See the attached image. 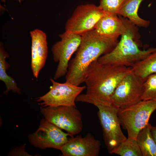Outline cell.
<instances>
[{
    "label": "cell",
    "instance_id": "obj_1",
    "mask_svg": "<svg viewBox=\"0 0 156 156\" xmlns=\"http://www.w3.org/2000/svg\"><path fill=\"white\" fill-rule=\"evenodd\" d=\"M81 36L80 44L75 56L69 61L66 75V82L77 86L84 82L91 64L110 52L118 42L117 39L100 36L94 29Z\"/></svg>",
    "mask_w": 156,
    "mask_h": 156
},
{
    "label": "cell",
    "instance_id": "obj_2",
    "mask_svg": "<svg viewBox=\"0 0 156 156\" xmlns=\"http://www.w3.org/2000/svg\"><path fill=\"white\" fill-rule=\"evenodd\" d=\"M131 71V67L102 64L95 60L89 66L84 81L86 93L79 96L101 102H112L110 97L116 87Z\"/></svg>",
    "mask_w": 156,
    "mask_h": 156
},
{
    "label": "cell",
    "instance_id": "obj_3",
    "mask_svg": "<svg viewBox=\"0 0 156 156\" xmlns=\"http://www.w3.org/2000/svg\"><path fill=\"white\" fill-rule=\"evenodd\" d=\"M118 15L126 27V31L113 49L100 57L98 61L102 64L132 67L156 51V48L140 49L136 42L140 36L138 26L127 18Z\"/></svg>",
    "mask_w": 156,
    "mask_h": 156
},
{
    "label": "cell",
    "instance_id": "obj_4",
    "mask_svg": "<svg viewBox=\"0 0 156 156\" xmlns=\"http://www.w3.org/2000/svg\"><path fill=\"white\" fill-rule=\"evenodd\" d=\"M89 103L97 107L98 116L101 126L105 144L110 153L127 138L121 130L118 116L119 108L111 103L91 101Z\"/></svg>",
    "mask_w": 156,
    "mask_h": 156
},
{
    "label": "cell",
    "instance_id": "obj_5",
    "mask_svg": "<svg viewBox=\"0 0 156 156\" xmlns=\"http://www.w3.org/2000/svg\"><path fill=\"white\" fill-rule=\"evenodd\" d=\"M156 109V101L142 100L133 105L119 108L118 116L121 125L127 130L128 138L136 139L140 131L147 125Z\"/></svg>",
    "mask_w": 156,
    "mask_h": 156
},
{
    "label": "cell",
    "instance_id": "obj_6",
    "mask_svg": "<svg viewBox=\"0 0 156 156\" xmlns=\"http://www.w3.org/2000/svg\"><path fill=\"white\" fill-rule=\"evenodd\" d=\"M40 110L46 120L65 130L72 137L83 130L82 115L76 107H40Z\"/></svg>",
    "mask_w": 156,
    "mask_h": 156
},
{
    "label": "cell",
    "instance_id": "obj_7",
    "mask_svg": "<svg viewBox=\"0 0 156 156\" xmlns=\"http://www.w3.org/2000/svg\"><path fill=\"white\" fill-rule=\"evenodd\" d=\"M52 85L49 90L42 96L36 99L41 107L60 106H73L76 107L75 102L77 96L86 88V86H76L65 82H57L50 79Z\"/></svg>",
    "mask_w": 156,
    "mask_h": 156
},
{
    "label": "cell",
    "instance_id": "obj_8",
    "mask_svg": "<svg viewBox=\"0 0 156 156\" xmlns=\"http://www.w3.org/2000/svg\"><path fill=\"white\" fill-rule=\"evenodd\" d=\"M144 81L131 71L121 81L110 97L119 108L135 104L142 101Z\"/></svg>",
    "mask_w": 156,
    "mask_h": 156
},
{
    "label": "cell",
    "instance_id": "obj_9",
    "mask_svg": "<svg viewBox=\"0 0 156 156\" xmlns=\"http://www.w3.org/2000/svg\"><path fill=\"white\" fill-rule=\"evenodd\" d=\"M106 13L99 6L93 4L78 5L67 21L65 31L81 35L94 29L97 22Z\"/></svg>",
    "mask_w": 156,
    "mask_h": 156
},
{
    "label": "cell",
    "instance_id": "obj_10",
    "mask_svg": "<svg viewBox=\"0 0 156 156\" xmlns=\"http://www.w3.org/2000/svg\"><path fill=\"white\" fill-rule=\"evenodd\" d=\"M61 40L52 48L54 60L58 63L54 79H57L66 74L70 59L80 44L81 36L65 31L59 36Z\"/></svg>",
    "mask_w": 156,
    "mask_h": 156
},
{
    "label": "cell",
    "instance_id": "obj_11",
    "mask_svg": "<svg viewBox=\"0 0 156 156\" xmlns=\"http://www.w3.org/2000/svg\"><path fill=\"white\" fill-rule=\"evenodd\" d=\"M68 136L72 137L56 125L42 118L37 130L29 134L28 138L30 143L36 147L60 150L68 141Z\"/></svg>",
    "mask_w": 156,
    "mask_h": 156
},
{
    "label": "cell",
    "instance_id": "obj_12",
    "mask_svg": "<svg viewBox=\"0 0 156 156\" xmlns=\"http://www.w3.org/2000/svg\"><path fill=\"white\" fill-rule=\"evenodd\" d=\"M101 143L90 133L84 137H70L60 149L63 156H98Z\"/></svg>",
    "mask_w": 156,
    "mask_h": 156
},
{
    "label": "cell",
    "instance_id": "obj_13",
    "mask_svg": "<svg viewBox=\"0 0 156 156\" xmlns=\"http://www.w3.org/2000/svg\"><path fill=\"white\" fill-rule=\"evenodd\" d=\"M31 38V68L34 76L37 78L44 66L48 53L46 34L38 29L30 32Z\"/></svg>",
    "mask_w": 156,
    "mask_h": 156
},
{
    "label": "cell",
    "instance_id": "obj_14",
    "mask_svg": "<svg viewBox=\"0 0 156 156\" xmlns=\"http://www.w3.org/2000/svg\"><path fill=\"white\" fill-rule=\"evenodd\" d=\"M94 29L100 36L113 39H118L126 30L122 21L117 14L107 13L99 21Z\"/></svg>",
    "mask_w": 156,
    "mask_h": 156
},
{
    "label": "cell",
    "instance_id": "obj_15",
    "mask_svg": "<svg viewBox=\"0 0 156 156\" xmlns=\"http://www.w3.org/2000/svg\"><path fill=\"white\" fill-rule=\"evenodd\" d=\"M144 0H125L118 15L128 18L138 27H148L150 22L140 17L138 14L139 6Z\"/></svg>",
    "mask_w": 156,
    "mask_h": 156
},
{
    "label": "cell",
    "instance_id": "obj_16",
    "mask_svg": "<svg viewBox=\"0 0 156 156\" xmlns=\"http://www.w3.org/2000/svg\"><path fill=\"white\" fill-rule=\"evenodd\" d=\"M131 72L144 82L156 73V50L131 67Z\"/></svg>",
    "mask_w": 156,
    "mask_h": 156
},
{
    "label": "cell",
    "instance_id": "obj_17",
    "mask_svg": "<svg viewBox=\"0 0 156 156\" xmlns=\"http://www.w3.org/2000/svg\"><path fill=\"white\" fill-rule=\"evenodd\" d=\"M149 123L140 130L136 140L142 156H156V144L151 134Z\"/></svg>",
    "mask_w": 156,
    "mask_h": 156
},
{
    "label": "cell",
    "instance_id": "obj_18",
    "mask_svg": "<svg viewBox=\"0 0 156 156\" xmlns=\"http://www.w3.org/2000/svg\"><path fill=\"white\" fill-rule=\"evenodd\" d=\"M9 54L5 50L2 44L0 47V80L5 84L6 90L3 94H7L9 92L12 91L14 93L20 94L21 90L17 86L14 79L9 76L6 73L8 68V64L6 61V59L8 57Z\"/></svg>",
    "mask_w": 156,
    "mask_h": 156
},
{
    "label": "cell",
    "instance_id": "obj_19",
    "mask_svg": "<svg viewBox=\"0 0 156 156\" xmlns=\"http://www.w3.org/2000/svg\"><path fill=\"white\" fill-rule=\"evenodd\" d=\"M121 156H142L136 139L128 138L110 153Z\"/></svg>",
    "mask_w": 156,
    "mask_h": 156
},
{
    "label": "cell",
    "instance_id": "obj_20",
    "mask_svg": "<svg viewBox=\"0 0 156 156\" xmlns=\"http://www.w3.org/2000/svg\"><path fill=\"white\" fill-rule=\"evenodd\" d=\"M144 87L142 100L156 101V73L147 78L144 82Z\"/></svg>",
    "mask_w": 156,
    "mask_h": 156
},
{
    "label": "cell",
    "instance_id": "obj_21",
    "mask_svg": "<svg viewBox=\"0 0 156 156\" xmlns=\"http://www.w3.org/2000/svg\"><path fill=\"white\" fill-rule=\"evenodd\" d=\"M125 0H100L99 8L106 13L118 14Z\"/></svg>",
    "mask_w": 156,
    "mask_h": 156
},
{
    "label": "cell",
    "instance_id": "obj_22",
    "mask_svg": "<svg viewBox=\"0 0 156 156\" xmlns=\"http://www.w3.org/2000/svg\"><path fill=\"white\" fill-rule=\"evenodd\" d=\"M150 130L152 137L156 144V126H154L151 125Z\"/></svg>",
    "mask_w": 156,
    "mask_h": 156
},
{
    "label": "cell",
    "instance_id": "obj_23",
    "mask_svg": "<svg viewBox=\"0 0 156 156\" xmlns=\"http://www.w3.org/2000/svg\"><path fill=\"white\" fill-rule=\"evenodd\" d=\"M18 0L19 1H23L24 0Z\"/></svg>",
    "mask_w": 156,
    "mask_h": 156
}]
</instances>
